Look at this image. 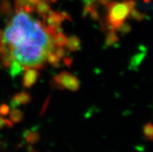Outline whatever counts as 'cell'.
<instances>
[{
	"mask_svg": "<svg viewBox=\"0 0 153 152\" xmlns=\"http://www.w3.org/2000/svg\"><path fill=\"white\" fill-rule=\"evenodd\" d=\"M82 1L83 2L84 5L85 6V7L87 8V10H90L93 9L97 4H98L103 0H82Z\"/></svg>",
	"mask_w": 153,
	"mask_h": 152,
	"instance_id": "obj_3",
	"label": "cell"
},
{
	"mask_svg": "<svg viewBox=\"0 0 153 152\" xmlns=\"http://www.w3.org/2000/svg\"><path fill=\"white\" fill-rule=\"evenodd\" d=\"M62 19L51 8L15 4L13 13L0 30V57L12 75L32 73L60 62L68 44L61 29Z\"/></svg>",
	"mask_w": 153,
	"mask_h": 152,
	"instance_id": "obj_1",
	"label": "cell"
},
{
	"mask_svg": "<svg viewBox=\"0 0 153 152\" xmlns=\"http://www.w3.org/2000/svg\"><path fill=\"white\" fill-rule=\"evenodd\" d=\"M56 0H14L15 4L20 6L35 7L39 9H46L50 8V5L54 2Z\"/></svg>",
	"mask_w": 153,
	"mask_h": 152,
	"instance_id": "obj_2",
	"label": "cell"
},
{
	"mask_svg": "<svg viewBox=\"0 0 153 152\" xmlns=\"http://www.w3.org/2000/svg\"><path fill=\"white\" fill-rule=\"evenodd\" d=\"M5 118L2 116V110H1V109H0V125H2V123H3L4 120H5Z\"/></svg>",
	"mask_w": 153,
	"mask_h": 152,
	"instance_id": "obj_4",
	"label": "cell"
}]
</instances>
